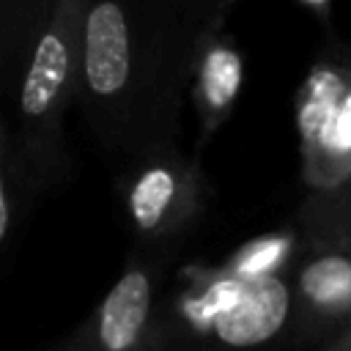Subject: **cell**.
Here are the masks:
<instances>
[{
    "instance_id": "cell-1",
    "label": "cell",
    "mask_w": 351,
    "mask_h": 351,
    "mask_svg": "<svg viewBox=\"0 0 351 351\" xmlns=\"http://www.w3.org/2000/svg\"><path fill=\"white\" fill-rule=\"evenodd\" d=\"M77 25L80 0H55L0 90L8 96V110L0 115L27 197L47 189L60 173V121L77 82Z\"/></svg>"
},
{
    "instance_id": "cell-2",
    "label": "cell",
    "mask_w": 351,
    "mask_h": 351,
    "mask_svg": "<svg viewBox=\"0 0 351 351\" xmlns=\"http://www.w3.org/2000/svg\"><path fill=\"white\" fill-rule=\"evenodd\" d=\"M77 77L99 104H112L132 82V27L121 0H80Z\"/></svg>"
},
{
    "instance_id": "cell-3",
    "label": "cell",
    "mask_w": 351,
    "mask_h": 351,
    "mask_svg": "<svg viewBox=\"0 0 351 351\" xmlns=\"http://www.w3.org/2000/svg\"><path fill=\"white\" fill-rule=\"evenodd\" d=\"M214 313L217 335L230 346H255L269 340L285 321L288 291L277 277L250 274L239 285L225 282L217 288L206 304Z\"/></svg>"
},
{
    "instance_id": "cell-4",
    "label": "cell",
    "mask_w": 351,
    "mask_h": 351,
    "mask_svg": "<svg viewBox=\"0 0 351 351\" xmlns=\"http://www.w3.org/2000/svg\"><path fill=\"white\" fill-rule=\"evenodd\" d=\"M148 310L151 280L143 269H129L101 299L93 324L82 335L104 351H126L140 340L148 321Z\"/></svg>"
},
{
    "instance_id": "cell-5",
    "label": "cell",
    "mask_w": 351,
    "mask_h": 351,
    "mask_svg": "<svg viewBox=\"0 0 351 351\" xmlns=\"http://www.w3.org/2000/svg\"><path fill=\"white\" fill-rule=\"evenodd\" d=\"M52 3L55 0H0V90L16 71Z\"/></svg>"
},
{
    "instance_id": "cell-6",
    "label": "cell",
    "mask_w": 351,
    "mask_h": 351,
    "mask_svg": "<svg viewBox=\"0 0 351 351\" xmlns=\"http://www.w3.org/2000/svg\"><path fill=\"white\" fill-rule=\"evenodd\" d=\"M176 197V178L165 167L145 170L129 189V214L140 230H154Z\"/></svg>"
},
{
    "instance_id": "cell-7",
    "label": "cell",
    "mask_w": 351,
    "mask_h": 351,
    "mask_svg": "<svg viewBox=\"0 0 351 351\" xmlns=\"http://www.w3.org/2000/svg\"><path fill=\"white\" fill-rule=\"evenodd\" d=\"M302 288L310 302L321 307L340 310L351 302V261L346 258H321L302 274Z\"/></svg>"
},
{
    "instance_id": "cell-8",
    "label": "cell",
    "mask_w": 351,
    "mask_h": 351,
    "mask_svg": "<svg viewBox=\"0 0 351 351\" xmlns=\"http://www.w3.org/2000/svg\"><path fill=\"white\" fill-rule=\"evenodd\" d=\"M22 200H27L25 186H22V176L16 167V156L11 148V137L5 129V121L0 115V252L8 244V236L14 233Z\"/></svg>"
},
{
    "instance_id": "cell-9",
    "label": "cell",
    "mask_w": 351,
    "mask_h": 351,
    "mask_svg": "<svg viewBox=\"0 0 351 351\" xmlns=\"http://www.w3.org/2000/svg\"><path fill=\"white\" fill-rule=\"evenodd\" d=\"M241 82V63L228 49H214L203 69V88L214 107H225Z\"/></svg>"
},
{
    "instance_id": "cell-10",
    "label": "cell",
    "mask_w": 351,
    "mask_h": 351,
    "mask_svg": "<svg viewBox=\"0 0 351 351\" xmlns=\"http://www.w3.org/2000/svg\"><path fill=\"white\" fill-rule=\"evenodd\" d=\"M280 255H282V241H263V244L252 247V250L241 258L239 266H241V271H247V274H258L261 269L277 263Z\"/></svg>"
},
{
    "instance_id": "cell-11",
    "label": "cell",
    "mask_w": 351,
    "mask_h": 351,
    "mask_svg": "<svg viewBox=\"0 0 351 351\" xmlns=\"http://www.w3.org/2000/svg\"><path fill=\"white\" fill-rule=\"evenodd\" d=\"M348 140H351V107H348V112L343 115L340 132H337V143H348Z\"/></svg>"
},
{
    "instance_id": "cell-12",
    "label": "cell",
    "mask_w": 351,
    "mask_h": 351,
    "mask_svg": "<svg viewBox=\"0 0 351 351\" xmlns=\"http://www.w3.org/2000/svg\"><path fill=\"white\" fill-rule=\"evenodd\" d=\"M310 3H324V0H310Z\"/></svg>"
}]
</instances>
